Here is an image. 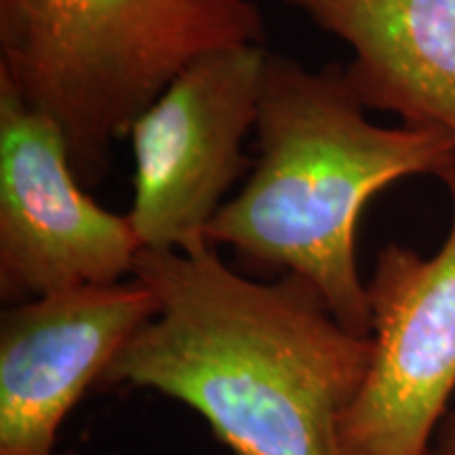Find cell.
Segmentation results:
<instances>
[{"label": "cell", "instance_id": "9c48e42d", "mask_svg": "<svg viewBox=\"0 0 455 455\" xmlns=\"http://www.w3.org/2000/svg\"><path fill=\"white\" fill-rule=\"evenodd\" d=\"M430 455H455V413L449 418L445 430Z\"/></svg>", "mask_w": 455, "mask_h": 455}, {"label": "cell", "instance_id": "5b68a950", "mask_svg": "<svg viewBox=\"0 0 455 455\" xmlns=\"http://www.w3.org/2000/svg\"><path fill=\"white\" fill-rule=\"evenodd\" d=\"M127 215L83 190L57 124L0 81V298L118 283L141 251Z\"/></svg>", "mask_w": 455, "mask_h": 455}, {"label": "cell", "instance_id": "6da1fadb", "mask_svg": "<svg viewBox=\"0 0 455 455\" xmlns=\"http://www.w3.org/2000/svg\"><path fill=\"white\" fill-rule=\"evenodd\" d=\"M156 315L101 375L104 388H148L195 409L235 455H339L373 339L352 333L295 275L259 283L213 244L141 249L133 275Z\"/></svg>", "mask_w": 455, "mask_h": 455}, {"label": "cell", "instance_id": "3957f363", "mask_svg": "<svg viewBox=\"0 0 455 455\" xmlns=\"http://www.w3.org/2000/svg\"><path fill=\"white\" fill-rule=\"evenodd\" d=\"M264 41L253 0H0V81L57 124L83 186L188 66Z\"/></svg>", "mask_w": 455, "mask_h": 455}, {"label": "cell", "instance_id": "8992f818", "mask_svg": "<svg viewBox=\"0 0 455 455\" xmlns=\"http://www.w3.org/2000/svg\"><path fill=\"white\" fill-rule=\"evenodd\" d=\"M367 295L373 355L339 422V455H428L455 390V195L439 251L388 243Z\"/></svg>", "mask_w": 455, "mask_h": 455}, {"label": "cell", "instance_id": "277c9868", "mask_svg": "<svg viewBox=\"0 0 455 455\" xmlns=\"http://www.w3.org/2000/svg\"><path fill=\"white\" fill-rule=\"evenodd\" d=\"M268 49L238 44L190 64L129 131L135 158L127 218L141 247L198 251L226 192L247 169Z\"/></svg>", "mask_w": 455, "mask_h": 455}, {"label": "cell", "instance_id": "ba28073f", "mask_svg": "<svg viewBox=\"0 0 455 455\" xmlns=\"http://www.w3.org/2000/svg\"><path fill=\"white\" fill-rule=\"evenodd\" d=\"M344 41L346 81L371 110L455 140V0H283Z\"/></svg>", "mask_w": 455, "mask_h": 455}, {"label": "cell", "instance_id": "52a82bcc", "mask_svg": "<svg viewBox=\"0 0 455 455\" xmlns=\"http://www.w3.org/2000/svg\"><path fill=\"white\" fill-rule=\"evenodd\" d=\"M156 310L155 291L135 276L7 306L0 315V455H57L66 415Z\"/></svg>", "mask_w": 455, "mask_h": 455}, {"label": "cell", "instance_id": "30bf717a", "mask_svg": "<svg viewBox=\"0 0 455 455\" xmlns=\"http://www.w3.org/2000/svg\"><path fill=\"white\" fill-rule=\"evenodd\" d=\"M66 455H76V453H66Z\"/></svg>", "mask_w": 455, "mask_h": 455}, {"label": "cell", "instance_id": "7a4b0ae2", "mask_svg": "<svg viewBox=\"0 0 455 455\" xmlns=\"http://www.w3.org/2000/svg\"><path fill=\"white\" fill-rule=\"evenodd\" d=\"M258 161L243 190L207 228L251 268L310 283L352 333L371 338L367 284L356 266V224L379 190L411 175L455 195V140L435 129L379 127L344 66L308 70L268 51L261 78Z\"/></svg>", "mask_w": 455, "mask_h": 455}]
</instances>
